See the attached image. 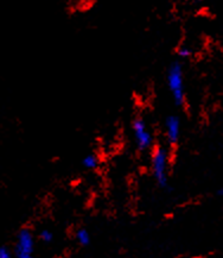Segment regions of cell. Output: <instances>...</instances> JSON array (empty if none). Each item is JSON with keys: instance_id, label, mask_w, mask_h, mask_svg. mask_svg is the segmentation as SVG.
Segmentation results:
<instances>
[{"instance_id": "1", "label": "cell", "mask_w": 223, "mask_h": 258, "mask_svg": "<svg viewBox=\"0 0 223 258\" xmlns=\"http://www.w3.org/2000/svg\"><path fill=\"white\" fill-rule=\"evenodd\" d=\"M150 171L157 187L163 190L170 189L171 148L163 144L155 145L150 153Z\"/></svg>"}, {"instance_id": "2", "label": "cell", "mask_w": 223, "mask_h": 258, "mask_svg": "<svg viewBox=\"0 0 223 258\" xmlns=\"http://www.w3.org/2000/svg\"><path fill=\"white\" fill-rule=\"evenodd\" d=\"M166 87L176 107H183L186 101L184 68L179 59L172 61L166 69Z\"/></svg>"}, {"instance_id": "3", "label": "cell", "mask_w": 223, "mask_h": 258, "mask_svg": "<svg viewBox=\"0 0 223 258\" xmlns=\"http://www.w3.org/2000/svg\"><path fill=\"white\" fill-rule=\"evenodd\" d=\"M131 131H132L133 144L138 153L150 154L157 143L155 134L149 125V121L143 115H136L131 123Z\"/></svg>"}, {"instance_id": "4", "label": "cell", "mask_w": 223, "mask_h": 258, "mask_svg": "<svg viewBox=\"0 0 223 258\" xmlns=\"http://www.w3.org/2000/svg\"><path fill=\"white\" fill-rule=\"evenodd\" d=\"M36 243H37V237L30 227H22L16 234L15 243H13V257L31 258L36 252Z\"/></svg>"}, {"instance_id": "5", "label": "cell", "mask_w": 223, "mask_h": 258, "mask_svg": "<svg viewBox=\"0 0 223 258\" xmlns=\"http://www.w3.org/2000/svg\"><path fill=\"white\" fill-rule=\"evenodd\" d=\"M164 137L167 147L172 148L179 144L182 137V119L178 114H169L164 119Z\"/></svg>"}, {"instance_id": "6", "label": "cell", "mask_w": 223, "mask_h": 258, "mask_svg": "<svg viewBox=\"0 0 223 258\" xmlns=\"http://www.w3.org/2000/svg\"><path fill=\"white\" fill-rule=\"evenodd\" d=\"M74 239L81 247H88L91 244V234L86 227H80L75 231Z\"/></svg>"}, {"instance_id": "7", "label": "cell", "mask_w": 223, "mask_h": 258, "mask_svg": "<svg viewBox=\"0 0 223 258\" xmlns=\"http://www.w3.org/2000/svg\"><path fill=\"white\" fill-rule=\"evenodd\" d=\"M101 160L96 154H87L86 156L82 158L81 165L86 170H96L100 167Z\"/></svg>"}, {"instance_id": "8", "label": "cell", "mask_w": 223, "mask_h": 258, "mask_svg": "<svg viewBox=\"0 0 223 258\" xmlns=\"http://www.w3.org/2000/svg\"><path fill=\"white\" fill-rule=\"evenodd\" d=\"M37 240L43 244H51L55 240V234L50 229H42L37 234Z\"/></svg>"}, {"instance_id": "9", "label": "cell", "mask_w": 223, "mask_h": 258, "mask_svg": "<svg viewBox=\"0 0 223 258\" xmlns=\"http://www.w3.org/2000/svg\"><path fill=\"white\" fill-rule=\"evenodd\" d=\"M193 51L192 49L188 47V45H182V47H179L177 49V55H178L179 59H186V58H190L192 56Z\"/></svg>"}, {"instance_id": "10", "label": "cell", "mask_w": 223, "mask_h": 258, "mask_svg": "<svg viewBox=\"0 0 223 258\" xmlns=\"http://www.w3.org/2000/svg\"><path fill=\"white\" fill-rule=\"evenodd\" d=\"M13 257V251L11 246L0 245V258H11Z\"/></svg>"}, {"instance_id": "11", "label": "cell", "mask_w": 223, "mask_h": 258, "mask_svg": "<svg viewBox=\"0 0 223 258\" xmlns=\"http://www.w3.org/2000/svg\"><path fill=\"white\" fill-rule=\"evenodd\" d=\"M216 194H217V197L219 198H223V186L219 187L217 190H216Z\"/></svg>"}]
</instances>
